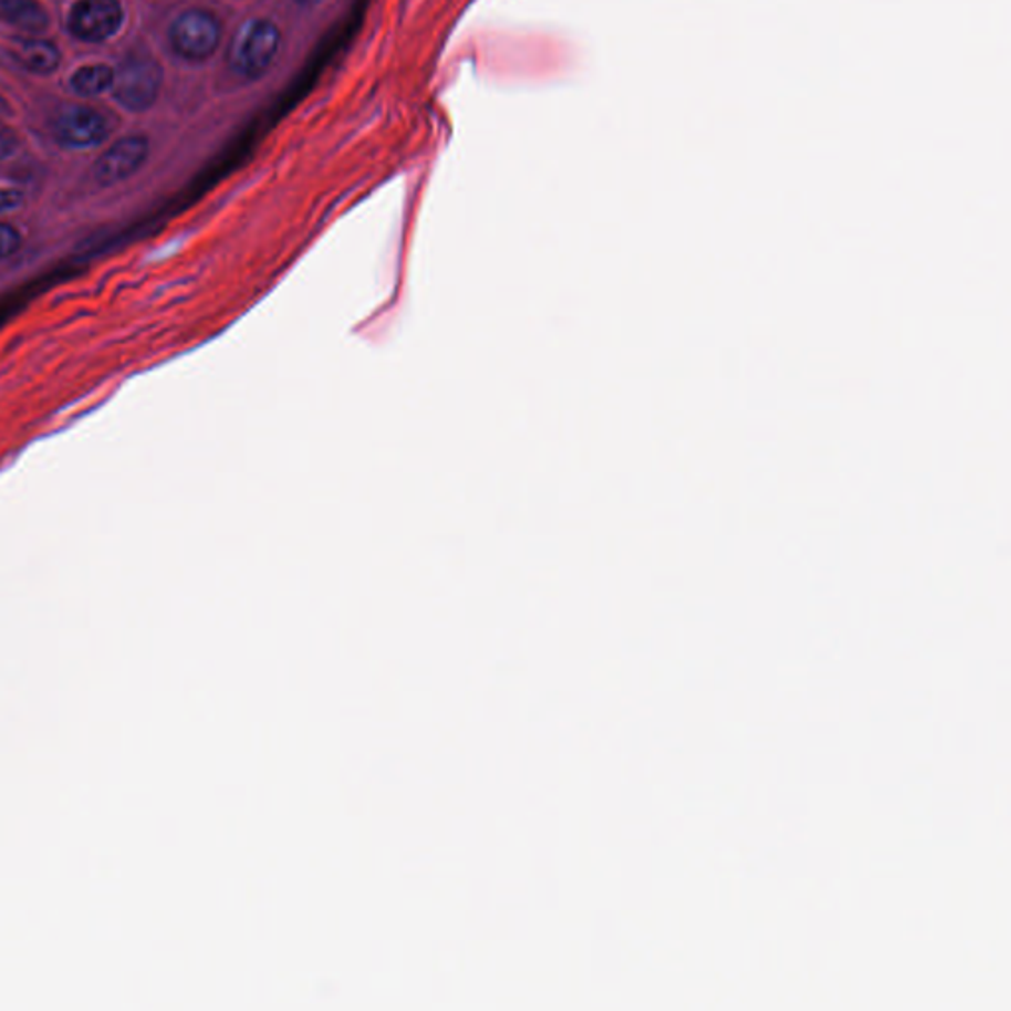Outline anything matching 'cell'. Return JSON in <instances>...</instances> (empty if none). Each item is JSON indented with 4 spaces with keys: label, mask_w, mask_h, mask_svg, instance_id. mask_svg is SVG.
<instances>
[{
    "label": "cell",
    "mask_w": 1011,
    "mask_h": 1011,
    "mask_svg": "<svg viewBox=\"0 0 1011 1011\" xmlns=\"http://www.w3.org/2000/svg\"><path fill=\"white\" fill-rule=\"evenodd\" d=\"M72 90L83 97H93L110 92L113 85V67L105 64L83 65L72 75Z\"/></svg>",
    "instance_id": "9c48e42d"
},
{
    "label": "cell",
    "mask_w": 1011,
    "mask_h": 1011,
    "mask_svg": "<svg viewBox=\"0 0 1011 1011\" xmlns=\"http://www.w3.org/2000/svg\"><path fill=\"white\" fill-rule=\"evenodd\" d=\"M294 4L303 7V9H313V7H319L324 0H293Z\"/></svg>",
    "instance_id": "4fadbf2b"
},
{
    "label": "cell",
    "mask_w": 1011,
    "mask_h": 1011,
    "mask_svg": "<svg viewBox=\"0 0 1011 1011\" xmlns=\"http://www.w3.org/2000/svg\"><path fill=\"white\" fill-rule=\"evenodd\" d=\"M19 147V137L14 135V131L9 129L2 121H0V160L9 158L10 155H14V150Z\"/></svg>",
    "instance_id": "8fae6325"
},
{
    "label": "cell",
    "mask_w": 1011,
    "mask_h": 1011,
    "mask_svg": "<svg viewBox=\"0 0 1011 1011\" xmlns=\"http://www.w3.org/2000/svg\"><path fill=\"white\" fill-rule=\"evenodd\" d=\"M148 157V140L140 135L121 138L103 153L93 166V178L97 185L115 186L127 180L145 165Z\"/></svg>",
    "instance_id": "8992f818"
},
{
    "label": "cell",
    "mask_w": 1011,
    "mask_h": 1011,
    "mask_svg": "<svg viewBox=\"0 0 1011 1011\" xmlns=\"http://www.w3.org/2000/svg\"><path fill=\"white\" fill-rule=\"evenodd\" d=\"M24 202V196L14 188H0V213L12 212Z\"/></svg>",
    "instance_id": "7c38bea8"
},
{
    "label": "cell",
    "mask_w": 1011,
    "mask_h": 1011,
    "mask_svg": "<svg viewBox=\"0 0 1011 1011\" xmlns=\"http://www.w3.org/2000/svg\"><path fill=\"white\" fill-rule=\"evenodd\" d=\"M22 246L19 230L10 223L0 221V261H7L12 258Z\"/></svg>",
    "instance_id": "30bf717a"
},
{
    "label": "cell",
    "mask_w": 1011,
    "mask_h": 1011,
    "mask_svg": "<svg viewBox=\"0 0 1011 1011\" xmlns=\"http://www.w3.org/2000/svg\"><path fill=\"white\" fill-rule=\"evenodd\" d=\"M119 0H77L67 14V30L82 42H105L123 27Z\"/></svg>",
    "instance_id": "277c9868"
},
{
    "label": "cell",
    "mask_w": 1011,
    "mask_h": 1011,
    "mask_svg": "<svg viewBox=\"0 0 1011 1011\" xmlns=\"http://www.w3.org/2000/svg\"><path fill=\"white\" fill-rule=\"evenodd\" d=\"M0 20L32 34L50 27L46 9L38 0H0Z\"/></svg>",
    "instance_id": "ba28073f"
},
{
    "label": "cell",
    "mask_w": 1011,
    "mask_h": 1011,
    "mask_svg": "<svg viewBox=\"0 0 1011 1011\" xmlns=\"http://www.w3.org/2000/svg\"><path fill=\"white\" fill-rule=\"evenodd\" d=\"M110 121L92 107H65L54 121L55 140L67 148H92L110 137Z\"/></svg>",
    "instance_id": "5b68a950"
},
{
    "label": "cell",
    "mask_w": 1011,
    "mask_h": 1011,
    "mask_svg": "<svg viewBox=\"0 0 1011 1011\" xmlns=\"http://www.w3.org/2000/svg\"><path fill=\"white\" fill-rule=\"evenodd\" d=\"M14 58L30 74L48 75L54 74L58 70L62 54L52 42L30 38V40H20L19 44L14 46Z\"/></svg>",
    "instance_id": "52a82bcc"
},
{
    "label": "cell",
    "mask_w": 1011,
    "mask_h": 1011,
    "mask_svg": "<svg viewBox=\"0 0 1011 1011\" xmlns=\"http://www.w3.org/2000/svg\"><path fill=\"white\" fill-rule=\"evenodd\" d=\"M163 87V65L147 52H133L113 70L111 95L125 110L147 111L157 103Z\"/></svg>",
    "instance_id": "7a4b0ae2"
},
{
    "label": "cell",
    "mask_w": 1011,
    "mask_h": 1011,
    "mask_svg": "<svg viewBox=\"0 0 1011 1011\" xmlns=\"http://www.w3.org/2000/svg\"><path fill=\"white\" fill-rule=\"evenodd\" d=\"M10 115V105L2 95H0V121L7 119Z\"/></svg>",
    "instance_id": "5bb4252c"
},
{
    "label": "cell",
    "mask_w": 1011,
    "mask_h": 1011,
    "mask_svg": "<svg viewBox=\"0 0 1011 1011\" xmlns=\"http://www.w3.org/2000/svg\"><path fill=\"white\" fill-rule=\"evenodd\" d=\"M281 44L283 34L273 20H248L231 42V70L246 80L263 77L275 64Z\"/></svg>",
    "instance_id": "6da1fadb"
},
{
    "label": "cell",
    "mask_w": 1011,
    "mask_h": 1011,
    "mask_svg": "<svg viewBox=\"0 0 1011 1011\" xmlns=\"http://www.w3.org/2000/svg\"><path fill=\"white\" fill-rule=\"evenodd\" d=\"M168 38L176 55L186 62H204L220 48L221 22L210 10H185L173 22Z\"/></svg>",
    "instance_id": "3957f363"
}]
</instances>
